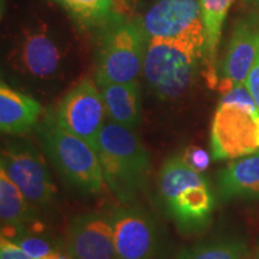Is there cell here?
Wrapping results in <instances>:
<instances>
[{
    "instance_id": "23",
    "label": "cell",
    "mask_w": 259,
    "mask_h": 259,
    "mask_svg": "<svg viewBox=\"0 0 259 259\" xmlns=\"http://www.w3.org/2000/svg\"><path fill=\"white\" fill-rule=\"evenodd\" d=\"M0 259H35L29 255L21 246L10 239L2 236L0 240Z\"/></svg>"
},
{
    "instance_id": "14",
    "label": "cell",
    "mask_w": 259,
    "mask_h": 259,
    "mask_svg": "<svg viewBox=\"0 0 259 259\" xmlns=\"http://www.w3.org/2000/svg\"><path fill=\"white\" fill-rule=\"evenodd\" d=\"M42 113V106L36 100L10 88L0 85V128L2 132L18 135L27 132L36 124Z\"/></svg>"
},
{
    "instance_id": "12",
    "label": "cell",
    "mask_w": 259,
    "mask_h": 259,
    "mask_svg": "<svg viewBox=\"0 0 259 259\" xmlns=\"http://www.w3.org/2000/svg\"><path fill=\"white\" fill-rule=\"evenodd\" d=\"M259 56V16L241 18L233 30L222 69L219 89L222 94L245 85L248 73Z\"/></svg>"
},
{
    "instance_id": "1",
    "label": "cell",
    "mask_w": 259,
    "mask_h": 259,
    "mask_svg": "<svg viewBox=\"0 0 259 259\" xmlns=\"http://www.w3.org/2000/svg\"><path fill=\"white\" fill-rule=\"evenodd\" d=\"M105 183L122 202H128L147 184L151 162L148 150L134 128L108 122L95 149Z\"/></svg>"
},
{
    "instance_id": "26",
    "label": "cell",
    "mask_w": 259,
    "mask_h": 259,
    "mask_svg": "<svg viewBox=\"0 0 259 259\" xmlns=\"http://www.w3.org/2000/svg\"><path fill=\"white\" fill-rule=\"evenodd\" d=\"M60 255H61V259H73L72 257H70V255L67 254L66 252H64V253H60Z\"/></svg>"
},
{
    "instance_id": "4",
    "label": "cell",
    "mask_w": 259,
    "mask_h": 259,
    "mask_svg": "<svg viewBox=\"0 0 259 259\" xmlns=\"http://www.w3.org/2000/svg\"><path fill=\"white\" fill-rule=\"evenodd\" d=\"M158 192L174 220L186 229L205 225L213 208V194L202 173L191 169L174 155L158 174Z\"/></svg>"
},
{
    "instance_id": "3",
    "label": "cell",
    "mask_w": 259,
    "mask_h": 259,
    "mask_svg": "<svg viewBox=\"0 0 259 259\" xmlns=\"http://www.w3.org/2000/svg\"><path fill=\"white\" fill-rule=\"evenodd\" d=\"M204 48L190 41L148 40L143 73L151 92L161 100H176L192 85Z\"/></svg>"
},
{
    "instance_id": "15",
    "label": "cell",
    "mask_w": 259,
    "mask_h": 259,
    "mask_svg": "<svg viewBox=\"0 0 259 259\" xmlns=\"http://www.w3.org/2000/svg\"><path fill=\"white\" fill-rule=\"evenodd\" d=\"M204 28V76L210 88L219 85L216 57L221 40L223 22L234 0H198Z\"/></svg>"
},
{
    "instance_id": "11",
    "label": "cell",
    "mask_w": 259,
    "mask_h": 259,
    "mask_svg": "<svg viewBox=\"0 0 259 259\" xmlns=\"http://www.w3.org/2000/svg\"><path fill=\"white\" fill-rule=\"evenodd\" d=\"M73 259H119L111 219L101 213H83L71 221L64 242Z\"/></svg>"
},
{
    "instance_id": "27",
    "label": "cell",
    "mask_w": 259,
    "mask_h": 259,
    "mask_svg": "<svg viewBox=\"0 0 259 259\" xmlns=\"http://www.w3.org/2000/svg\"><path fill=\"white\" fill-rule=\"evenodd\" d=\"M253 259H259V248L257 250V252H255V254H254Z\"/></svg>"
},
{
    "instance_id": "18",
    "label": "cell",
    "mask_w": 259,
    "mask_h": 259,
    "mask_svg": "<svg viewBox=\"0 0 259 259\" xmlns=\"http://www.w3.org/2000/svg\"><path fill=\"white\" fill-rule=\"evenodd\" d=\"M22 191L0 169V218L2 231L23 228L30 219V205Z\"/></svg>"
},
{
    "instance_id": "22",
    "label": "cell",
    "mask_w": 259,
    "mask_h": 259,
    "mask_svg": "<svg viewBox=\"0 0 259 259\" xmlns=\"http://www.w3.org/2000/svg\"><path fill=\"white\" fill-rule=\"evenodd\" d=\"M180 155L187 166L198 173H203L208 169L210 161H211V156L208 154V151L196 145L187 147Z\"/></svg>"
},
{
    "instance_id": "24",
    "label": "cell",
    "mask_w": 259,
    "mask_h": 259,
    "mask_svg": "<svg viewBox=\"0 0 259 259\" xmlns=\"http://www.w3.org/2000/svg\"><path fill=\"white\" fill-rule=\"evenodd\" d=\"M245 85L247 87L248 92H250L252 99H253L255 103V107H257L259 112V56L254 65L252 66L250 73H248Z\"/></svg>"
},
{
    "instance_id": "21",
    "label": "cell",
    "mask_w": 259,
    "mask_h": 259,
    "mask_svg": "<svg viewBox=\"0 0 259 259\" xmlns=\"http://www.w3.org/2000/svg\"><path fill=\"white\" fill-rule=\"evenodd\" d=\"M2 232V236H5V238L16 242V244L21 246L29 255H31V257L35 259H40L41 257H44V255L54 252L53 245H52L50 241L41 238V236L32 235L30 233H23V228Z\"/></svg>"
},
{
    "instance_id": "7",
    "label": "cell",
    "mask_w": 259,
    "mask_h": 259,
    "mask_svg": "<svg viewBox=\"0 0 259 259\" xmlns=\"http://www.w3.org/2000/svg\"><path fill=\"white\" fill-rule=\"evenodd\" d=\"M139 28L147 41H190L204 48L198 0H158L143 15Z\"/></svg>"
},
{
    "instance_id": "5",
    "label": "cell",
    "mask_w": 259,
    "mask_h": 259,
    "mask_svg": "<svg viewBox=\"0 0 259 259\" xmlns=\"http://www.w3.org/2000/svg\"><path fill=\"white\" fill-rule=\"evenodd\" d=\"M47 156L71 185L87 193L102 189L105 178L95 149L58 124L53 113L37 127Z\"/></svg>"
},
{
    "instance_id": "17",
    "label": "cell",
    "mask_w": 259,
    "mask_h": 259,
    "mask_svg": "<svg viewBox=\"0 0 259 259\" xmlns=\"http://www.w3.org/2000/svg\"><path fill=\"white\" fill-rule=\"evenodd\" d=\"M100 88L106 114L111 121L135 128L141 121L137 80L130 83H109Z\"/></svg>"
},
{
    "instance_id": "16",
    "label": "cell",
    "mask_w": 259,
    "mask_h": 259,
    "mask_svg": "<svg viewBox=\"0 0 259 259\" xmlns=\"http://www.w3.org/2000/svg\"><path fill=\"white\" fill-rule=\"evenodd\" d=\"M219 193L223 199L259 196V150L236 158L220 173Z\"/></svg>"
},
{
    "instance_id": "10",
    "label": "cell",
    "mask_w": 259,
    "mask_h": 259,
    "mask_svg": "<svg viewBox=\"0 0 259 259\" xmlns=\"http://www.w3.org/2000/svg\"><path fill=\"white\" fill-rule=\"evenodd\" d=\"M15 66L32 79H52L63 67L64 52L46 25L25 29L15 48Z\"/></svg>"
},
{
    "instance_id": "13",
    "label": "cell",
    "mask_w": 259,
    "mask_h": 259,
    "mask_svg": "<svg viewBox=\"0 0 259 259\" xmlns=\"http://www.w3.org/2000/svg\"><path fill=\"white\" fill-rule=\"evenodd\" d=\"M119 259H154L157 238L154 223L137 208H119L109 216Z\"/></svg>"
},
{
    "instance_id": "8",
    "label": "cell",
    "mask_w": 259,
    "mask_h": 259,
    "mask_svg": "<svg viewBox=\"0 0 259 259\" xmlns=\"http://www.w3.org/2000/svg\"><path fill=\"white\" fill-rule=\"evenodd\" d=\"M53 114L61 127L96 149L107 114L102 94L92 79L77 83L64 96Z\"/></svg>"
},
{
    "instance_id": "20",
    "label": "cell",
    "mask_w": 259,
    "mask_h": 259,
    "mask_svg": "<svg viewBox=\"0 0 259 259\" xmlns=\"http://www.w3.org/2000/svg\"><path fill=\"white\" fill-rule=\"evenodd\" d=\"M83 24H95L111 14L113 0H56Z\"/></svg>"
},
{
    "instance_id": "28",
    "label": "cell",
    "mask_w": 259,
    "mask_h": 259,
    "mask_svg": "<svg viewBox=\"0 0 259 259\" xmlns=\"http://www.w3.org/2000/svg\"><path fill=\"white\" fill-rule=\"evenodd\" d=\"M253 2H255V3H258V4H259V0H253Z\"/></svg>"
},
{
    "instance_id": "9",
    "label": "cell",
    "mask_w": 259,
    "mask_h": 259,
    "mask_svg": "<svg viewBox=\"0 0 259 259\" xmlns=\"http://www.w3.org/2000/svg\"><path fill=\"white\" fill-rule=\"evenodd\" d=\"M32 205H45L56 196V187L42 157L24 144H12L2 151V167Z\"/></svg>"
},
{
    "instance_id": "25",
    "label": "cell",
    "mask_w": 259,
    "mask_h": 259,
    "mask_svg": "<svg viewBox=\"0 0 259 259\" xmlns=\"http://www.w3.org/2000/svg\"><path fill=\"white\" fill-rule=\"evenodd\" d=\"M40 259H61V255H60V253L59 252H52V253H50V254H46V255H44V257H41Z\"/></svg>"
},
{
    "instance_id": "19",
    "label": "cell",
    "mask_w": 259,
    "mask_h": 259,
    "mask_svg": "<svg viewBox=\"0 0 259 259\" xmlns=\"http://www.w3.org/2000/svg\"><path fill=\"white\" fill-rule=\"evenodd\" d=\"M247 247L242 241L222 240L185 248L177 259H246Z\"/></svg>"
},
{
    "instance_id": "6",
    "label": "cell",
    "mask_w": 259,
    "mask_h": 259,
    "mask_svg": "<svg viewBox=\"0 0 259 259\" xmlns=\"http://www.w3.org/2000/svg\"><path fill=\"white\" fill-rule=\"evenodd\" d=\"M147 37L139 25L122 23L103 37L96 66L99 87L136 82L143 71Z\"/></svg>"
},
{
    "instance_id": "2",
    "label": "cell",
    "mask_w": 259,
    "mask_h": 259,
    "mask_svg": "<svg viewBox=\"0 0 259 259\" xmlns=\"http://www.w3.org/2000/svg\"><path fill=\"white\" fill-rule=\"evenodd\" d=\"M212 158L236 160L259 150V112L247 87L223 94L210 132Z\"/></svg>"
}]
</instances>
